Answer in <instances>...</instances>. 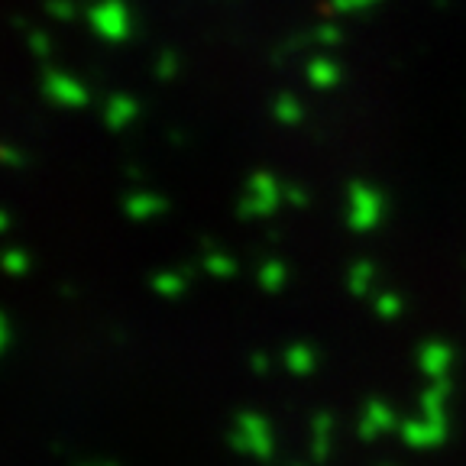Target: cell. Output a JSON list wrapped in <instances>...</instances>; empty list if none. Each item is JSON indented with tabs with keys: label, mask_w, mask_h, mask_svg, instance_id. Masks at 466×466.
<instances>
[{
	"label": "cell",
	"mask_w": 466,
	"mask_h": 466,
	"mask_svg": "<svg viewBox=\"0 0 466 466\" xmlns=\"http://www.w3.org/2000/svg\"><path fill=\"white\" fill-rule=\"evenodd\" d=\"M0 266L10 272V276H26L29 269V256L20 253V249H7V253L0 256Z\"/></svg>",
	"instance_id": "obj_11"
},
{
	"label": "cell",
	"mask_w": 466,
	"mask_h": 466,
	"mask_svg": "<svg viewBox=\"0 0 466 466\" xmlns=\"http://www.w3.org/2000/svg\"><path fill=\"white\" fill-rule=\"evenodd\" d=\"M314 360H318V357H314V350L308 347V343H295V347L285 353V366H289L295 376H308V372L318 366Z\"/></svg>",
	"instance_id": "obj_9"
},
{
	"label": "cell",
	"mask_w": 466,
	"mask_h": 466,
	"mask_svg": "<svg viewBox=\"0 0 466 466\" xmlns=\"http://www.w3.org/2000/svg\"><path fill=\"white\" fill-rule=\"evenodd\" d=\"M127 214H130V218H137V220L156 218V214H162V198H156V195L127 198Z\"/></svg>",
	"instance_id": "obj_10"
},
{
	"label": "cell",
	"mask_w": 466,
	"mask_h": 466,
	"mask_svg": "<svg viewBox=\"0 0 466 466\" xmlns=\"http://www.w3.org/2000/svg\"><path fill=\"white\" fill-rule=\"evenodd\" d=\"M253 370H256V372H266V357H256V360H253Z\"/></svg>",
	"instance_id": "obj_20"
},
{
	"label": "cell",
	"mask_w": 466,
	"mask_h": 466,
	"mask_svg": "<svg viewBox=\"0 0 466 466\" xmlns=\"http://www.w3.org/2000/svg\"><path fill=\"white\" fill-rule=\"evenodd\" d=\"M49 10H52V14H56V16H62V20H72V16H75V10L68 7L66 0H52Z\"/></svg>",
	"instance_id": "obj_15"
},
{
	"label": "cell",
	"mask_w": 466,
	"mask_h": 466,
	"mask_svg": "<svg viewBox=\"0 0 466 466\" xmlns=\"http://www.w3.org/2000/svg\"><path fill=\"white\" fill-rule=\"evenodd\" d=\"M29 46H33V52H36L39 58H46V56H49V49H52V43H49V36H46V33H33V36H29Z\"/></svg>",
	"instance_id": "obj_14"
},
{
	"label": "cell",
	"mask_w": 466,
	"mask_h": 466,
	"mask_svg": "<svg viewBox=\"0 0 466 466\" xmlns=\"http://www.w3.org/2000/svg\"><path fill=\"white\" fill-rule=\"evenodd\" d=\"M279 279H282V266H279V262H269V266L262 269V282H266V289L276 291L279 289V285H276Z\"/></svg>",
	"instance_id": "obj_13"
},
{
	"label": "cell",
	"mask_w": 466,
	"mask_h": 466,
	"mask_svg": "<svg viewBox=\"0 0 466 466\" xmlns=\"http://www.w3.org/2000/svg\"><path fill=\"white\" fill-rule=\"evenodd\" d=\"M230 447L233 451L247 453V457H253V460L269 463L272 453H276V434H272V424L262 415L243 411V415H237V421H233Z\"/></svg>",
	"instance_id": "obj_1"
},
{
	"label": "cell",
	"mask_w": 466,
	"mask_h": 466,
	"mask_svg": "<svg viewBox=\"0 0 466 466\" xmlns=\"http://www.w3.org/2000/svg\"><path fill=\"white\" fill-rule=\"evenodd\" d=\"M0 162H7V166H23V156L14 153V149H7V146H0Z\"/></svg>",
	"instance_id": "obj_16"
},
{
	"label": "cell",
	"mask_w": 466,
	"mask_h": 466,
	"mask_svg": "<svg viewBox=\"0 0 466 466\" xmlns=\"http://www.w3.org/2000/svg\"><path fill=\"white\" fill-rule=\"evenodd\" d=\"M401 441L415 451H431V447H441L447 441V418H411V421L401 424Z\"/></svg>",
	"instance_id": "obj_3"
},
{
	"label": "cell",
	"mask_w": 466,
	"mask_h": 466,
	"mask_svg": "<svg viewBox=\"0 0 466 466\" xmlns=\"http://www.w3.org/2000/svg\"><path fill=\"white\" fill-rule=\"evenodd\" d=\"M382 466H389V463H382Z\"/></svg>",
	"instance_id": "obj_23"
},
{
	"label": "cell",
	"mask_w": 466,
	"mask_h": 466,
	"mask_svg": "<svg viewBox=\"0 0 466 466\" xmlns=\"http://www.w3.org/2000/svg\"><path fill=\"white\" fill-rule=\"evenodd\" d=\"M418 363H421V370L428 372L431 379H444L453 363V350L441 340H431L418 350Z\"/></svg>",
	"instance_id": "obj_7"
},
{
	"label": "cell",
	"mask_w": 466,
	"mask_h": 466,
	"mask_svg": "<svg viewBox=\"0 0 466 466\" xmlns=\"http://www.w3.org/2000/svg\"><path fill=\"white\" fill-rule=\"evenodd\" d=\"M330 451H334V418L328 411H320L311 421V460L314 463H328Z\"/></svg>",
	"instance_id": "obj_6"
},
{
	"label": "cell",
	"mask_w": 466,
	"mask_h": 466,
	"mask_svg": "<svg viewBox=\"0 0 466 466\" xmlns=\"http://www.w3.org/2000/svg\"><path fill=\"white\" fill-rule=\"evenodd\" d=\"M7 227H10V218H7V214H4V211H0V233L7 230Z\"/></svg>",
	"instance_id": "obj_21"
},
{
	"label": "cell",
	"mask_w": 466,
	"mask_h": 466,
	"mask_svg": "<svg viewBox=\"0 0 466 466\" xmlns=\"http://www.w3.org/2000/svg\"><path fill=\"white\" fill-rule=\"evenodd\" d=\"M299 466H301V463H299Z\"/></svg>",
	"instance_id": "obj_24"
},
{
	"label": "cell",
	"mask_w": 466,
	"mask_h": 466,
	"mask_svg": "<svg viewBox=\"0 0 466 466\" xmlns=\"http://www.w3.org/2000/svg\"><path fill=\"white\" fill-rule=\"evenodd\" d=\"M395 428V411L389 405H382L379 399H372L363 411V421H360V437L363 441H376L379 434Z\"/></svg>",
	"instance_id": "obj_5"
},
{
	"label": "cell",
	"mask_w": 466,
	"mask_h": 466,
	"mask_svg": "<svg viewBox=\"0 0 466 466\" xmlns=\"http://www.w3.org/2000/svg\"><path fill=\"white\" fill-rule=\"evenodd\" d=\"M379 314H382V318H395V314H399V301L382 299V301H379Z\"/></svg>",
	"instance_id": "obj_17"
},
{
	"label": "cell",
	"mask_w": 466,
	"mask_h": 466,
	"mask_svg": "<svg viewBox=\"0 0 466 466\" xmlns=\"http://www.w3.org/2000/svg\"><path fill=\"white\" fill-rule=\"evenodd\" d=\"M91 26H95L97 36L110 39V43H120V39L130 36V10L120 4V0H101L91 7Z\"/></svg>",
	"instance_id": "obj_2"
},
{
	"label": "cell",
	"mask_w": 466,
	"mask_h": 466,
	"mask_svg": "<svg viewBox=\"0 0 466 466\" xmlns=\"http://www.w3.org/2000/svg\"><path fill=\"white\" fill-rule=\"evenodd\" d=\"M172 68H175V56H172V52H166V56H162V62H159V75H162V78H172Z\"/></svg>",
	"instance_id": "obj_18"
},
{
	"label": "cell",
	"mask_w": 466,
	"mask_h": 466,
	"mask_svg": "<svg viewBox=\"0 0 466 466\" xmlns=\"http://www.w3.org/2000/svg\"><path fill=\"white\" fill-rule=\"evenodd\" d=\"M7 343H10V324H7V318H4V311H0V353L7 350Z\"/></svg>",
	"instance_id": "obj_19"
},
{
	"label": "cell",
	"mask_w": 466,
	"mask_h": 466,
	"mask_svg": "<svg viewBox=\"0 0 466 466\" xmlns=\"http://www.w3.org/2000/svg\"><path fill=\"white\" fill-rule=\"evenodd\" d=\"M91 466H110V463H91Z\"/></svg>",
	"instance_id": "obj_22"
},
{
	"label": "cell",
	"mask_w": 466,
	"mask_h": 466,
	"mask_svg": "<svg viewBox=\"0 0 466 466\" xmlns=\"http://www.w3.org/2000/svg\"><path fill=\"white\" fill-rule=\"evenodd\" d=\"M133 116H137V101H130V97H114L107 114H104V120H107L110 130H124Z\"/></svg>",
	"instance_id": "obj_8"
},
{
	"label": "cell",
	"mask_w": 466,
	"mask_h": 466,
	"mask_svg": "<svg viewBox=\"0 0 466 466\" xmlns=\"http://www.w3.org/2000/svg\"><path fill=\"white\" fill-rule=\"evenodd\" d=\"M46 95L56 104H62V107H85L87 104V91L75 78H68V75H49Z\"/></svg>",
	"instance_id": "obj_4"
},
{
	"label": "cell",
	"mask_w": 466,
	"mask_h": 466,
	"mask_svg": "<svg viewBox=\"0 0 466 466\" xmlns=\"http://www.w3.org/2000/svg\"><path fill=\"white\" fill-rule=\"evenodd\" d=\"M153 289L159 291V295H182L185 291V279L182 276H175V272H166V276H156L153 279Z\"/></svg>",
	"instance_id": "obj_12"
}]
</instances>
